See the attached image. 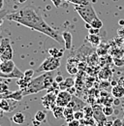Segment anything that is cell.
Listing matches in <instances>:
<instances>
[{
    "label": "cell",
    "instance_id": "6da1fadb",
    "mask_svg": "<svg viewBox=\"0 0 124 126\" xmlns=\"http://www.w3.org/2000/svg\"><path fill=\"white\" fill-rule=\"evenodd\" d=\"M6 18L11 21H16L33 30L41 32L59 44L64 43L62 35H60L56 30H54L51 26H49L44 20L42 16L37 13L36 9L33 6H25L19 11L8 14Z\"/></svg>",
    "mask_w": 124,
    "mask_h": 126
},
{
    "label": "cell",
    "instance_id": "7a4b0ae2",
    "mask_svg": "<svg viewBox=\"0 0 124 126\" xmlns=\"http://www.w3.org/2000/svg\"><path fill=\"white\" fill-rule=\"evenodd\" d=\"M54 81V77H53V73L52 72H46L44 73L40 76H38L37 78L31 79L29 84L24 88L21 89L23 96L30 94H35L38 93L42 90H47L50 85L53 83Z\"/></svg>",
    "mask_w": 124,
    "mask_h": 126
},
{
    "label": "cell",
    "instance_id": "3957f363",
    "mask_svg": "<svg viewBox=\"0 0 124 126\" xmlns=\"http://www.w3.org/2000/svg\"><path fill=\"white\" fill-rule=\"evenodd\" d=\"M24 77V72H21L13 60L2 61L0 64V78L2 79H21Z\"/></svg>",
    "mask_w": 124,
    "mask_h": 126
},
{
    "label": "cell",
    "instance_id": "277c9868",
    "mask_svg": "<svg viewBox=\"0 0 124 126\" xmlns=\"http://www.w3.org/2000/svg\"><path fill=\"white\" fill-rule=\"evenodd\" d=\"M75 10L78 12L79 16L84 20L85 23H89L90 24L93 19L98 17L96 13H95L94 8H93L92 5L90 3L87 4V5H84V6H76Z\"/></svg>",
    "mask_w": 124,
    "mask_h": 126
},
{
    "label": "cell",
    "instance_id": "5b68a950",
    "mask_svg": "<svg viewBox=\"0 0 124 126\" xmlns=\"http://www.w3.org/2000/svg\"><path fill=\"white\" fill-rule=\"evenodd\" d=\"M60 67V58H55L53 56H48L42 62L38 68V72H53Z\"/></svg>",
    "mask_w": 124,
    "mask_h": 126
},
{
    "label": "cell",
    "instance_id": "8992f818",
    "mask_svg": "<svg viewBox=\"0 0 124 126\" xmlns=\"http://www.w3.org/2000/svg\"><path fill=\"white\" fill-rule=\"evenodd\" d=\"M93 117L98 126H104L107 122V116L103 112V108L100 105H93Z\"/></svg>",
    "mask_w": 124,
    "mask_h": 126
},
{
    "label": "cell",
    "instance_id": "52a82bcc",
    "mask_svg": "<svg viewBox=\"0 0 124 126\" xmlns=\"http://www.w3.org/2000/svg\"><path fill=\"white\" fill-rule=\"evenodd\" d=\"M72 98H73V95L71 94L69 91L60 90L59 93L57 94V97H56V105L65 108L72 101Z\"/></svg>",
    "mask_w": 124,
    "mask_h": 126
},
{
    "label": "cell",
    "instance_id": "ba28073f",
    "mask_svg": "<svg viewBox=\"0 0 124 126\" xmlns=\"http://www.w3.org/2000/svg\"><path fill=\"white\" fill-rule=\"evenodd\" d=\"M57 94L54 92H47L45 96L42 97V104L46 110H51L53 106L56 105Z\"/></svg>",
    "mask_w": 124,
    "mask_h": 126
},
{
    "label": "cell",
    "instance_id": "9c48e42d",
    "mask_svg": "<svg viewBox=\"0 0 124 126\" xmlns=\"http://www.w3.org/2000/svg\"><path fill=\"white\" fill-rule=\"evenodd\" d=\"M66 69L67 72L71 75H76L78 73V60L77 58H69L67 61V65H66Z\"/></svg>",
    "mask_w": 124,
    "mask_h": 126
},
{
    "label": "cell",
    "instance_id": "30bf717a",
    "mask_svg": "<svg viewBox=\"0 0 124 126\" xmlns=\"http://www.w3.org/2000/svg\"><path fill=\"white\" fill-rule=\"evenodd\" d=\"M85 106H86V104L84 102H82L81 100H79L76 96H73L72 101L69 103V105L67 107H70V108L74 109V110L76 111V110H82Z\"/></svg>",
    "mask_w": 124,
    "mask_h": 126
},
{
    "label": "cell",
    "instance_id": "8fae6325",
    "mask_svg": "<svg viewBox=\"0 0 124 126\" xmlns=\"http://www.w3.org/2000/svg\"><path fill=\"white\" fill-rule=\"evenodd\" d=\"M14 100H12V99H6V98L2 99L0 101V109H2L5 112L12 111L16 107V104L12 105V102Z\"/></svg>",
    "mask_w": 124,
    "mask_h": 126
},
{
    "label": "cell",
    "instance_id": "7c38bea8",
    "mask_svg": "<svg viewBox=\"0 0 124 126\" xmlns=\"http://www.w3.org/2000/svg\"><path fill=\"white\" fill-rule=\"evenodd\" d=\"M76 84V80L74 78H66L62 81L61 83H59V88L60 90H68L71 87H74Z\"/></svg>",
    "mask_w": 124,
    "mask_h": 126
},
{
    "label": "cell",
    "instance_id": "4fadbf2b",
    "mask_svg": "<svg viewBox=\"0 0 124 126\" xmlns=\"http://www.w3.org/2000/svg\"><path fill=\"white\" fill-rule=\"evenodd\" d=\"M4 98H6V99H12V100H15V101H21L22 98H23V94H22L21 89H18L16 91L9 92V93L5 94L4 95Z\"/></svg>",
    "mask_w": 124,
    "mask_h": 126
},
{
    "label": "cell",
    "instance_id": "5bb4252c",
    "mask_svg": "<svg viewBox=\"0 0 124 126\" xmlns=\"http://www.w3.org/2000/svg\"><path fill=\"white\" fill-rule=\"evenodd\" d=\"M111 95L114 98H121L124 96V86L121 84H117L115 86H112L111 88Z\"/></svg>",
    "mask_w": 124,
    "mask_h": 126
},
{
    "label": "cell",
    "instance_id": "9a60e30c",
    "mask_svg": "<svg viewBox=\"0 0 124 126\" xmlns=\"http://www.w3.org/2000/svg\"><path fill=\"white\" fill-rule=\"evenodd\" d=\"M13 55H14L13 48H12V47H11V45L9 44V45L7 46V47L5 48V50H4V52H3V54H2L0 57H1L2 61H7V60H12Z\"/></svg>",
    "mask_w": 124,
    "mask_h": 126
},
{
    "label": "cell",
    "instance_id": "2e32d148",
    "mask_svg": "<svg viewBox=\"0 0 124 126\" xmlns=\"http://www.w3.org/2000/svg\"><path fill=\"white\" fill-rule=\"evenodd\" d=\"M62 37L64 40V45L66 49H70L72 47V34L69 31H63L62 32Z\"/></svg>",
    "mask_w": 124,
    "mask_h": 126
},
{
    "label": "cell",
    "instance_id": "e0dca14e",
    "mask_svg": "<svg viewBox=\"0 0 124 126\" xmlns=\"http://www.w3.org/2000/svg\"><path fill=\"white\" fill-rule=\"evenodd\" d=\"M98 77L100 79H103V80H108L112 77V72L111 70H109L108 68L105 67L103 68L99 73H98Z\"/></svg>",
    "mask_w": 124,
    "mask_h": 126
},
{
    "label": "cell",
    "instance_id": "ac0fdd59",
    "mask_svg": "<svg viewBox=\"0 0 124 126\" xmlns=\"http://www.w3.org/2000/svg\"><path fill=\"white\" fill-rule=\"evenodd\" d=\"M74 112H75L74 109H72L70 107H65L64 108V118H65V120H66L67 123H69L70 121H72L73 119H75Z\"/></svg>",
    "mask_w": 124,
    "mask_h": 126
},
{
    "label": "cell",
    "instance_id": "d6986e66",
    "mask_svg": "<svg viewBox=\"0 0 124 126\" xmlns=\"http://www.w3.org/2000/svg\"><path fill=\"white\" fill-rule=\"evenodd\" d=\"M87 41L92 45L93 47H98L101 44V38L99 35H95V34H89L87 36Z\"/></svg>",
    "mask_w": 124,
    "mask_h": 126
},
{
    "label": "cell",
    "instance_id": "ffe728a7",
    "mask_svg": "<svg viewBox=\"0 0 124 126\" xmlns=\"http://www.w3.org/2000/svg\"><path fill=\"white\" fill-rule=\"evenodd\" d=\"M51 110H52V113H53V115H54L55 118H57V119L62 118V117L64 118V108L63 107L55 105V106L52 107Z\"/></svg>",
    "mask_w": 124,
    "mask_h": 126
},
{
    "label": "cell",
    "instance_id": "44dd1931",
    "mask_svg": "<svg viewBox=\"0 0 124 126\" xmlns=\"http://www.w3.org/2000/svg\"><path fill=\"white\" fill-rule=\"evenodd\" d=\"M13 121L16 123V124H19V125H22L25 121V115L23 112L21 111H18V112H16L13 116Z\"/></svg>",
    "mask_w": 124,
    "mask_h": 126
},
{
    "label": "cell",
    "instance_id": "7402d4cb",
    "mask_svg": "<svg viewBox=\"0 0 124 126\" xmlns=\"http://www.w3.org/2000/svg\"><path fill=\"white\" fill-rule=\"evenodd\" d=\"M31 79H32V78H27V77H23V78H21V79H17V80H16V83H17L19 89H24V88L29 84Z\"/></svg>",
    "mask_w": 124,
    "mask_h": 126
},
{
    "label": "cell",
    "instance_id": "603a6c76",
    "mask_svg": "<svg viewBox=\"0 0 124 126\" xmlns=\"http://www.w3.org/2000/svg\"><path fill=\"white\" fill-rule=\"evenodd\" d=\"M48 52H49L50 56H53V57H55V58H61L62 56H63V54H64L63 50H59V49H57L56 47L49 48V49H48Z\"/></svg>",
    "mask_w": 124,
    "mask_h": 126
},
{
    "label": "cell",
    "instance_id": "cb8c5ba5",
    "mask_svg": "<svg viewBox=\"0 0 124 126\" xmlns=\"http://www.w3.org/2000/svg\"><path fill=\"white\" fill-rule=\"evenodd\" d=\"M9 44H10L9 38H3V39L1 40V43H0V56L3 54L5 48L7 47V46H8Z\"/></svg>",
    "mask_w": 124,
    "mask_h": 126
},
{
    "label": "cell",
    "instance_id": "d4e9b609",
    "mask_svg": "<svg viewBox=\"0 0 124 126\" xmlns=\"http://www.w3.org/2000/svg\"><path fill=\"white\" fill-rule=\"evenodd\" d=\"M79 122L82 125H94V124H97L95 119H94V117H84Z\"/></svg>",
    "mask_w": 124,
    "mask_h": 126
},
{
    "label": "cell",
    "instance_id": "484cf974",
    "mask_svg": "<svg viewBox=\"0 0 124 126\" xmlns=\"http://www.w3.org/2000/svg\"><path fill=\"white\" fill-rule=\"evenodd\" d=\"M46 112L45 111H43V110H38L37 112H36V114H35V119H37V120H39L40 122H43V121H45V119H46Z\"/></svg>",
    "mask_w": 124,
    "mask_h": 126
},
{
    "label": "cell",
    "instance_id": "4316f807",
    "mask_svg": "<svg viewBox=\"0 0 124 126\" xmlns=\"http://www.w3.org/2000/svg\"><path fill=\"white\" fill-rule=\"evenodd\" d=\"M90 25H91V27H93V28L100 29V28H102V26H103V22L99 19V17H96L95 19H93L92 21H91Z\"/></svg>",
    "mask_w": 124,
    "mask_h": 126
},
{
    "label": "cell",
    "instance_id": "83f0119b",
    "mask_svg": "<svg viewBox=\"0 0 124 126\" xmlns=\"http://www.w3.org/2000/svg\"><path fill=\"white\" fill-rule=\"evenodd\" d=\"M83 112H84V115L85 117H93V108L92 106H85L83 108Z\"/></svg>",
    "mask_w": 124,
    "mask_h": 126
},
{
    "label": "cell",
    "instance_id": "f1b7e54d",
    "mask_svg": "<svg viewBox=\"0 0 124 126\" xmlns=\"http://www.w3.org/2000/svg\"><path fill=\"white\" fill-rule=\"evenodd\" d=\"M113 108L111 106H104L103 107V112L106 116H110L113 114Z\"/></svg>",
    "mask_w": 124,
    "mask_h": 126
},
{
    "label": "cell",
    "instance_id": "f546056e",
    "mask_svg": "<svg viewBox=\"0 0 124 126\" xmlns=\"http://www.w3.org/2000/svg\"><path fill=\"white\" fill-rule=\"evenodd\" d=\"M0 93L3 95L9 93V86H8L7 83L0 81Z\"/></svg>",
    "mask_w": 124,
    "mask_h": 126
},
{
    "label": "cell",
    "instance_id": "4dcf8cb0",
    "mask_svg": "<svg viewBox=\"0 0 124 126\" xmlns=\"http://www.w3.org/2000/svg\"><path fill=\"white\" fill-rule=\"evenodd\" d=\"M68 1L72 4H75L76 6H84L89 4L88 0H68Z\"/></svg>",
    "mask_w": 124,
    "mask_h": 126
},
{
    "label": "cell",
    "instance_id": "1f68e13d",
    "mask_svg": "<svg viewBox=\"0 0 124 126\" xmlns=\"http://www.w3.org/2000/svg\"><path fill=\"white\" fill-rule=\"evenodd\" d=\"M74 117H75V119L79 120V121H80L81 119H83V118L85 117L83 110H76V111L74 112Z\"/></svg>",
    "mask_w": 124,
    "mask_h": 126
},
{
    "label": "cell",
    "instance_id": "d6a6232c",
    "mask_svg": "<svg viewBox=\"0 0 124 126\" xmlns=\"http://www.w3.org/2000/svg\"><path fill=\"white\" fill-rule=\"evenodd\" d=\"M7 15H8V13L5 10H0V26L3 24L4 18L7 16Z\"/></svg>",
    "mask_w": 124,
    "mask_h": 126
},
{
    "label": "cell",
    "instance_id": "836d02e7",
    "mask_svg": "<svg viewBox=\"0 0 124 126\" xmlns=\"http://www.w3.org/2000/svg\"><path fill=\"white\" fill-rule=\"evenodd\" d=\"M114 64L118 67L124 66V59L123 58H114Z\"/></svg>",
    "mask_w": 124,
    "mask_h": 126
},
{
    "label": "cell",
    "instance_id": "e575fe53",
    "mask_svg": "<svg viewBox=\"0 0 124 126\" xmlns=\"http://www.w3.org/2000/svg\"><path fill=\"white\" fill-rule=\"evenodd\" d=\"M34 75V70L32 69H28L24 72V77H27V78H32V76Z\"/></svg>",
    "mask_w": 124,
    "mask_h": 126
},
{
    "label": "cell",
    "instance_id": "d590c367",
    "mask_svg": "<svg viewBox=\"0 0 124 126\" xmlns=\"http://www.w3.org/2000/svg\"><path fill=\"white\" fill-rule=\"evenodd\" d=\"M68 126H80V122H79V120L73 119L72 121H70L68 123Z\"/></svg>",
    "mask_w": 124,
    "mask_h": 126
},
{
    "label": "cell",
    "instance_id": "8d00e7d4",
    "mask_svg": "<svg viewBox=\"0 0 124 126\" xmlns=\"http://www.w3.org/2000/svg\"><path fill=\"white\" fill-rule=\"evenodd\" d=\"M112 122H113V123H112V126H123V123H122L121 119H119V118L114 119V121H112Z\"/></svg>",
    "mask_w": 124,
    "mask_h": 126
},
{
    "label": "cell",
    "instance_id": "74e56055",
    "mask_svg": "<svg viewBox=\"0 0 124 126\" xmlns=\"http://www.w3.org/2000/svg\"><path fill=\"white\" fill-rule=\"evenodd\" d=\"M88 32H89V34H95V35H98V34H99V32H100V29H97V28H93V27H91V28H89Z\"/></svg>",
    "mask_w": 124,
    "mask_h": 126
},
{
    "label": "cell",
    "instance_id": "f35d334b",
    "mask_svg": "<svg viewBox=\"0 0 124 126\" xmlns=\"http://www.w3.org/2000/svg\"><path fill=\"white\" fill-rule=\"evenodd\" d=\"M51 1H52V3L54 4V6H55L56 8H59L62 3V0H51Z\"/></svg>",
    "mask_w": 124,
    "mask_h": 126
},
{
    "label": "cell",
    "instance_id": "ab89813d",
    "mask_svg": "<svg viewBox=\"0 0 124 126\" xmlns=\"http://www.w3.org/2000/svg\"><path fill=\"white\" fill-rule=\"evenodd\" d=\"M109 84H110V82H108V80H103L101 83H100V85H101V87H104V88H106V87H108L109 86Z\"/></svg>",
    "mask_w": 124,
    "mask_h": 126
},
{
    "label": "cell",
    "instance_id": "60d3db41",
    "mask_svg": "<svg viewBox=\"0 0 124 126\" xmlns=\"http://www.w3.org/2000/svg\"><path fill=\"white\" fill-rule=\"evenodd\" d=\"M54 80H55L57 83H61L62 81L64 80V79H63V77H62V76H60V75H59V76H57L56 78H54Z\"/></svg>",
    "mask_w": 124,
    "mask_h": 126
},
{
    "label": "cell",
    "instance_id": "b9f144b4",
    "mask_svg": "<svg viewBox=\"0 0 124 126\" xmlns=\"http://www.w3.org/2000/svg\"><path fill=\"white\" fill-rule=\"evenodd\" d=\"M32 124H33V126H40L41 125V122L39 121V120H37V119H33L32 120Z\"/></svg>",
    "mask_w": 124,
    "mask_h": 126
},
{
    "label": "cell",
    "instance_id": "7bdbcfd3",
    "mask_svg": "<svg viewBox=\"0 0 124 126\" xmlns=\"http://www.w3.org/2000/svg\"><path fill=\"white\" fill-rule=\"evenodd\" d=\"M113 104H114V105H119V104H120L119 98H115V99H114V101H113Z\"/></svg>",
    "mask_w": 124,
    "mask_h": 126
},
{
    "label": "cell",
    "instance_id": "ee69618b",
    "mask_svg": "<svg viewBox=\"0 0 124 126\" xmlns=\"http://www.w3.org/2000/svg\"><path fill=\"white\" fill-rule=\"evenodd\" d=\"M118 84V82L116 81V80H111V82H110V85L111 86H115V85H117Z\"/></svg>",
    "mask_w": 124,
    "mask_h": 126
},
{
    "label": "cell",
    "instance_id": "f6af8a7d",
    "mask_svg": "<svg viewBox=\"0 0 124 126\" xmlns=\"http://www.w3.org/2000/svg\"><path fill=\"white\" fill-rule=\"evenodd\" d=\"M3 6H4V0H0V10H2Z\"/></svg>",
    "mask_w": 124,
    "mask_h": 126
},
{
    "label": "cell",
    "instance_id": "bcb514c9",
    "mask_svg": "<svg viewBox=\"0 0 124 126\" xmlns=\"http://www.w3.org/2000/svg\"><path fill=\"white\" fill-rule=\"evenodd\" d=\"M4 112H5L4 110H2V109H0V118H2V117H3V115H4Z\"/></svg>",
    "mask_w": 124,
    "mask_h": 126
},
{
    "label": "cell",
    "instance_id": "7dc6e473",
    "mask_svg": "<svg viewBox=\"0 0 124 126\" xmlns=\"http://www.w3.org/2000/svg\"><path fill=\"white\" fill-rule=\"evenodd\" d=\"M16 2H17V3H19V4H23V3H25V2H26V0H16Z\"/></svg>",
    "mask_w": 124,
    "mask_h": 126
},
{
    "label": "cell",
    "instance_id": "c3c4849f",
    "mask_svg": "<svg viewBox=\"0 0 124 126\" xmlns=\"http://www.w3.org/2000/svg\"><path fill=\"white\" fill-rule=\"evenodd\" d=\"M119 24H120L121 26H123V25H124V20H123V19H121V20H119Z\"/></svg>",
    "mask_w": 124,
    "mask_h": 126
},
{
    "label": "cell",
    "instance_id": "681fc988",
    "mask_svg": "<svg viewBox=\"0 0 124 126\" xmlns=\"http://www.w3.org/2000/svg\"><path fill=\"white\" fill-rule=\"evenodd\" d=\"M2 99H4V95L1 94V93H0V101H1Z\"/></svg>",
    "mask_w": 124,
    "mask_h": 126
},
{
    "label": "cell",
    "instance_id": "f907efd6",
    "mask_svg": "<svg viewBox=\"0 0 124 126\" xmlns=\"http://www.w3.org/2000/svg\"><path fill=\"white\" fill-rule=\"evenodd\" d=\"M80 126H98L97 124H94V125H82V124H80Z\"/></svg>",
    "mask_w": 124,
    "mask_h": 126
},
{
    "label": "cell",
    "instance_id": "816d5d0a",
    "mask_svg": "<svg viewBox=\"0 0 124 126\" xmlns=\"http://www.w3.org/2000/svg\"><path fill=\"white\" fill-rule=\"evenodd\" d=\"M1 62H2V59H1V57H0V64H1Z\"/></svg>",
    "mask_w": 124,
    "mask_h": 126
},
{
    "label": "cell",
    "instance_id": "f5cc1de1",
    "mask_svg": "<svg viewBox=\"0 0 124 126\" xmlns=\"http://www.w3.org/2000/svg\"><path fill=\"white\" fill-rule=\"evenodd\" d=\"M122 58H123V59H124V55H123V56H122Z\"/></svg>",
    "mask_w": 124,
    "mask_h": 126
},
{
    "label": "cell",
    "instance_id": "db71d44e",
    "mask_svg": "<svg viewBox=\"0 0 124 126\" xmlns=\"http://www.w3.org/2000/svg\"><path fill=\"white\" fill-rule=\"evenodd\" d=\"M0 126H1V125H0Z\"/></svg>",
    "mask_w": 124,
    "mask_h": 126
}]
</instances>
